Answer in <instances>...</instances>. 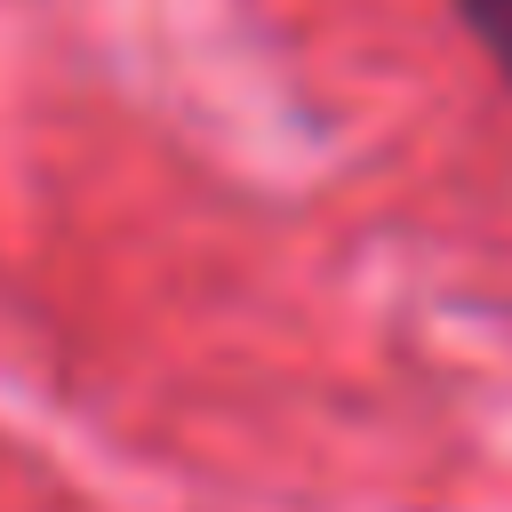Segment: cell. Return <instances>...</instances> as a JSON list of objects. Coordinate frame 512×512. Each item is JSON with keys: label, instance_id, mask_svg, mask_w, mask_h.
Returning <instances> with one entry per match:
<instances>
[{"label": "cell", "instance_id": "cell-1", "mask_svg": "<svg viewBox=\"0 0 512 512\" xmlns=\"http://www.w3.org/2000/svg\"><path fill=\"white\" fill-rule=\"evenodd\" d=\"M456 16L472 24V40L496 56V72H504V88H512V0H456Z\"/></svg>", "mask_w": 512, "mask_h": 512}]
</instances>
